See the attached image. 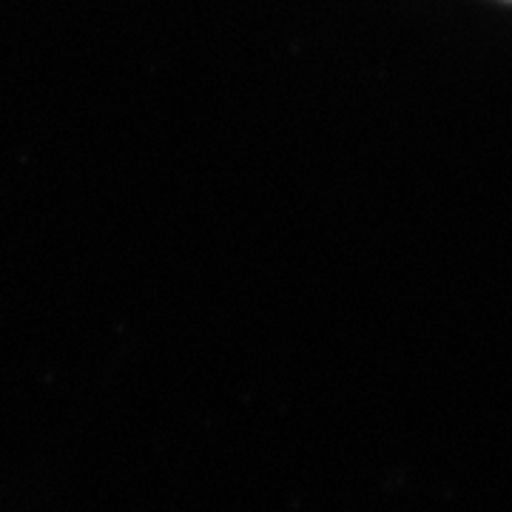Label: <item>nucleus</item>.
<instances>
[{
    "label": "nucleus",
    "mask_w": 512,
    "mask_h": 512,
    "mask_svg": "<svg viewBox=\"0 0 512 512\" xmlns=\"http://www.w3.org/2000/svg\"><path fill=\"white\" fill-rule=\"evenodd\" d=\"M507 3H512V0H507Z\"/></svg>",
    "instance_id": "nucleus-1"
}]
</instances>
